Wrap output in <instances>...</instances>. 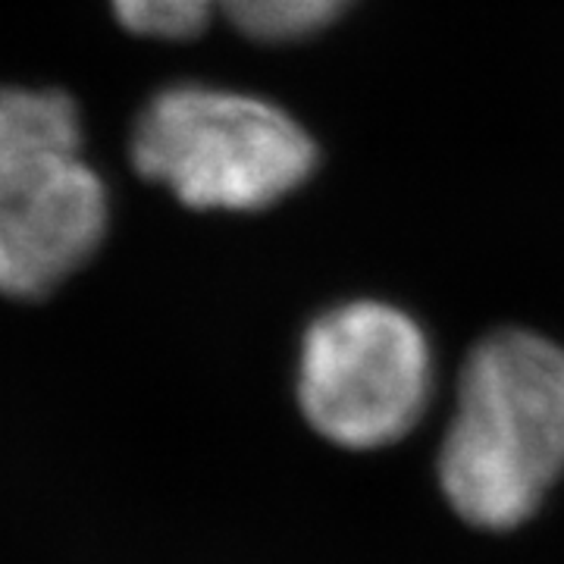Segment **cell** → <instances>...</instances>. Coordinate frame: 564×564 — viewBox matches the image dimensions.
Segmentation results:
<instances>
[{
	"instance_id": "cell-6",
	"label": "cell",
	"mask_w": 564,
	"mask_h": 564,
	"mask_svg": "<svg viewBox=\"0 0 564 564\" xmlns=\"http://www.w3.org/2000/svg\"><path fill=\"white\" fill-rule=\"evenodd\" d=\"M223 0H113L120 22L148 39H192Z\"/></svg>"
},
{
	"instance_id": "cell-2",
	"label": "cell",
	"mask_w": 564,
	"mask_h": 564,
	"mask_svg": "<svg viewBox=\"0 0 564 564\" xmlns=\"http://www.w3.org/2000/svg\"><path fill=\"white\" fill-rule=\"evenodd\" d=\"M107 195L63 91L0 88V292L39 302L98 251Z\"/></svg>"
},
{
	"instance_id": "cell-3",
	"label": "cell",
	"mask_w": 564,
	"mask_h": 564,
	"mask_svg": "<svg viewBox=\"0 0 564 564\" xmlns=\"http://www.w3.org/2000/svg\"><path fill=\"white\" fill-rule=\"evenodd\" d=\"M132 161L188 207L258 210L307 180L314 144L273 104L182 85L144 107Z\"/></svg>"
},
{
	"instance_id": "cell-5",
	"label": "cell",
	"mask_w": 564,
	"mask_h": 564,
	"mask_svg": "<svg viewBox=\"0 0 564 564\" xmlns=\"http://www.w3.org/2000/svg\"><path fill=\"white\" fill-rule=\"evenodd\" d=\"M348 0H223L226 17L245 35L285 41L321 29Z\"/></svg>"
},
{
	"instance_id": "cell-4",
	"label": "cell",
	"mask_w": 564,
	"mask_h": 564,
	"mask_svg": "<svg viewBox=\"0 0 564 564\" xmlns=\"http://www.w3.org/2000/svg\"><path fill=\"white\" fill-rule=\"evenodd\" d=\"M430 395V348L402 311L355 302L307 329L299 373L304 417L329 443L380 448L402 440Z\"/></svg>"
},
{
	"instance_id": "cell-1",
	"label": "cell",
	"mask_w": 564,
	"mask_h": 564,
	"mask_svg": "<svg viewBox=\"0 0 564 564\" xmlns=\"http://www.w3.org/2000/svg\"><path fill=\"white\" fill-rule=\"evenodd\" d=\"M564 470V351L533 333H496L462 370L445 436L443 489L470 524L511 530Z\"/></svg>"
}]
</instances>
